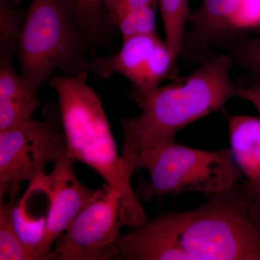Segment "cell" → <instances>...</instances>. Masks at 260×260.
Segmentation results:
<instances>
[{
    "mask_svg": "<svg viewBox=\"0 0 260 260\" xmlns=\"http://www.w3.org/2000/svg\"><path fill=\"white\" fill-rule=\"evenodd\" d=\"M157 7H145L133 10L116 21L123 40L141 34H155Z\"/></svg>",
    "mask_w": 260,
    "mask_h": 260,
    "instance_id": "17",
    "label": "cell"
},
{
    "mask_svg": "<svg viewBox=\"0 0 260 260\" xmlns=\"http://www.w3.org/2000/svg\"><path fill=\"white\" fill-rule=\"evenodd\" d=\"M21 0H0V7L7 8H18Z\"/></svg>",
    "mask_w": 260,
    "mask_h": 260,
    "instance_id": "24",
    "label": "cell"
},
{
    "mask_svg": "<svg viewBox=\"0 0 260 260\" xmlns=\"http://www.w3.org/2000/svg\"><path fill=\"white\" fill-rule=\"evenodd\" d=\"M237 97L250 102L260 114V82L251 84L249 87H237Z\"/></svg>",
    "mask_w": 260,
    "mask_h": 260,
    "instance_id": "22",
    "label": "cell"
},
{
    "mask_svg": "<svg viewBox=\"0 0 260 260\" xmlns=\"http://www.w3.org/2000/svg\"><path fill=\"white\" fill-rule=\"evenodd\" d=\"M168 48L175 61L180 54L184 28L190 12L188 0H158Z\"/></svg>",
    "mask_w": 260,
    "mask_h": 260,
    "instance_id": "13",
    "label": "cell"
},
{
    "mask_svg": "<svg viewBox=\"0 0 260 260\" xmlns=\"http://www.w3.org/2000/svg\"><path fill=\"white\" fill-rule=\"evenodd\" d=\"M74 162L66 155L54 162L50 174L35 181L49 200L47 227L41 249L48 260L56 259L51 246L78 213L100 194L101 189L94 190L80 182L73 169Z\"/></svg>",
    "mask_w": 260,
    "mask_h": 260,
    "instance_id": "8",
    "label": "cell"
},
{
    "mask_svg": "<svg viewBox=\"0 0 260 260\" xmlns=\"http://www.w3.org/2000/svg\"><path fill=\"white\" fill-rule=\"evenodd\" d=\"M233 158L249 187L260 186V118L228 115Z\"/></svg>",
    "mask_w": 260,
    "mask_h": 260,
    "instance_id": "11",
    "label": "cell"
},
{
    "mask_svg": "<svg viewBox=\"0 0 260 260\" xmlns=\"http://www.w3.org/2000/svg\"><path fill=\"white\" fill-rule=\"evenodd\" d=\"M25 15L18 8L0 7V37L18 39Z\"/></svg>",
    "mask_w": 260,
    "mask_h": 260,
    "instance_id": "19",
    "label": "cell"
},
{
    "mask_svg": "<svg viewBox=\"0 0 260 260\" xmlns=\"http://www.w3.org/2000/svg\"><path fill=\"white\" fill-rule=\"evenodd\" d=\"M244 186H245L246 192L252 200L254 205L260 206V186L255 188L249 187L246 185V183H244Z\"/></svg>",
    "mask_w": 260,
    "mask_h": 260,
    "instance_id": "23",
    "label": "cell"
},
{
    "mask_svg": "<svg viewBox=\"0 0 260 260\" xmlns=\"http://www.w3.org/2000/svg\"><path fill=\"white\" fill-rule=\"evenodd\" d=\"M252 211L253 214H254V218H255L256 225H257L260 232V206H256V205H254V203H253Z\"/></svg>",
    "mask_w": 260,
    "mask_h": 260,
    "instance_id": "25",
    "label": "cell"
},
{
    "mask_svg": "<svg viewBox=\"0 0 260 260\" xmlns=\"http://www.w3.org/2000/svg\"><path fill=\"white\" fill-rule=\"evenodd\" d=\"M240 0H203L199 9L190 13L193 24L191 44L204 45L223 37L234 25Z\"/></svg>",
    "mask_w": 260,
    "mask_h": 260,
    "instance_id": "12",
    "label": "cell"
},
{
    "mask_svg": "<svg viewBox=\"0 0 260 260\" xmlns=\"http://www.w3.org/2000/svg\"><path fill=\"white\" fill-rule=\"evenodd\" d=\"M14 199L0 209V260H37L20 240L13 222Z\"/></svg>",
    "mask_w": 260,
    "mask_h": 260,
    "instance_id": "16",
    "label": "cell"
},
{
    "mask_svg": "<svg viewBox=\"0 0 260 260\" xmlns=\"http://www.w3.org/2000/svg\"><path fill=\"white\" fill-rule=\"evenodd\" d=\"M260 19V0H240L234 23L256 22Z\"/></svg>",
    "mask_w": 260,
    "mask_h": 260,
    "instance_id": "21",
    "label": "cell"
},
{
    "mask_svg": "<svg viewBox=\"0 0 260 260\" xmlns=\"http://www.w3.org/2000/svg\"><path fill=\"white\" fill-rule=\"evenodd\" d=\"M145 170L149 180L139 194L145 200L184 192L213 196L239 185L243 176L230 149L200 150L177 142L162 148Z\"/></svg>",
    "mask_w": 260,
    "mask_h": 260,
    "instance_id": "5",
    "label": "cell"
},
{
    "mask_svg": "<svg viewBox=\"0 0 260 260\" xmlns=\"http://www.w3.org/2000/svg\"><path fill=\"white\" fill-rule=\"evenodd\" d=\"M16 42L22 76L36 95L56 70L64 76L90 71V46L59 0H31Z\"/></svg>",
    "mask_w": 260,
    "mask_h": 260,
    "instance_id": "4",
    "label": "cell"
},
{
    "mask_svg": "<svg viewBox=\"0 0 260 260\" xmlns=\"http://www.w3.org/2000/svg\"><path fill=\"white\" fill-rule=\"evenodd\" d=\"M13 215L15 230L25 247L37 260H48L41 251L47 227V215L39 218L30 215L24 198L18 205L15 203Z\"/></svg>",
    "mask_w": 260,
    "mask_h": 260,
    "instance_id": "14",
    "label": "cell"
},
{
    "mask_svg": "<svg viewBox=\"0 0 260 260\" xmlns=\"http://www.w3.org/2000/svg\"><path fill=\"white\" fill-rule=\"evenodd\" d=\"M174 62L167 43L160 42L150 54L144 68L134 83V99L158 88Z\"/></svg>",
    "mask_w": 260,
    "mask_h": 260,
    "instance_id": "15",
    "label": "cell"
},
{
    "mask_svg": "<svg viewBox=\"0 0 260 260\" xmlns=\"http://www.w3.org/2000/svg\"><path fill=\"white\" fill-rule=\"evenodd\" d=\"M60 113L44 120L34 119L0 131L1 199L6 192L16 195L23 181L32 182L46 175L49 162L68 155Z\"/></svg>",
    "mask_w": 260,
    "mask_h": 260,
    "instance_id": "7",
    "label": "cell"
},
{
    "mask_svg": "<svg viewBox=\"0 0 260 260\" xmlns=\"http://www.w3.org/2000/svg\"><path fill=\"white\" fill-rule=\"evenodd\" d=\"M16 51V39L0 37V131L32 119L40 105L37 95L15 71L13 59Z\"/></svg>",
    "mask_w": 260,
    "mask_h": 260,
    "instance_id": "9",
    "label": "cell"
},
{
    "mask_svg": "<svg viewBox=\"0 0 260 260\" xmlns=\"http://www.w3.org/2000/svg\"><path fill=\"white\" fill-rule=\"evenodd\" d=\"M88 73L55 75L49 85L58 95L68 155L95 170L107 184L119 191L141 223L146 214L123 170L120 155L102 100L88 83Z\"/></svg>",
    "mask_w": 260,
    "mask_h": 260,
    "instance_id": "3",
    "label": "cell"
},
{
    "mask_svg": "<svg viewBox=\"0 0 260 260\" xmlns=\"http://www.w3.org/2000/svg\"><path fill=\"white\" fill-rule=\"evenodd\" d=\"M161 42L156 32L134 36L123 40L122 47L115 54L95 56L90 63V71L102 79L121 75L133 84L155 47Z\"/></svg>",
    "mask_w": 260,
    "mask_h": 260,
    "instance_id": "10",
    "label": "cell"
},
{
    "mask_svg": "<svg viewBox=\"0 0 260 260\" xmlns=\"http://www.w3.org/2000/svg\"><path fill=\"white\" fill-rule=\"evenodd\" d=\"M233 56L260 82V37L248 38L232 43Z\"/></svg>",
    "mask_w": 260,
    "mask_h": 260,
    "instance_id": "18",
    "label": "cell"
},
{
    "mask_svg": "<svg viewBox=\"0 0 260 260\" xmlns=\"http://www.w3.org/2000/svg\"><path fill=\"white\" fill-rule=\"evenodd\" d=\"M244 184L186 212L161 214L121 236L119 260H260V232Z\"/></svg>",
    "mask_w": 260,
    "mask_h": 260,
    "instance_id": "1",
    "label": "cell"
},
{
    "mask_svg": "<svg viewBox=\"0 0 260 260\" xmlns=\"http://www.w3.org/2000/svg\"><path fill=\"white\" fill-rule=\"evenodd\" d=\"M231 66L230 58L223 54L207 61L181 83L158 86L135 99L141 114L123 118L121 122V162L128 177L146 169L162 148L175 143L184 126L220 110L237 97Z\"/></svg>",
    "mask_w": 260,
    "mask_h": 260,
    "instance_id": "2",
    "label": "cell"
},
{
    "mask_svg": "<svg viewBox=\"0 0 260 260\" xmlns=\"http://www.w3.org/2000/svg\"><path fill=\"white\" fill-rule=\"evenodd\" d=\"M143 225L119 191L109 185L75 217L53 251L56 259L109 260L118 253L120 231Z\"/></svg>",
    "mask_w": 260,
    "mask_h": 260,
    "instance_id": "6",
    "label": "cell"
},
{
    "mask_svg": "<svg viewBox=\"0 0 260 260\" xmlns=\"http://www.w3.org/2000/svg\"><path fill=\"white\" fill-rule=\"evenodd\" d=\"M104 3L113 23L116 25L119 19L133 10L145 7H157L158 0H104Z\"/></svg>",
    "mask_w": 260,
    "mask_h": 260,
    "instance_id": "20",
    "label": "cell"
}]
</instances>
